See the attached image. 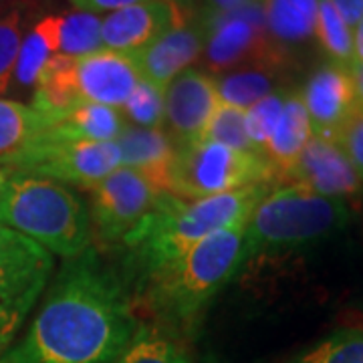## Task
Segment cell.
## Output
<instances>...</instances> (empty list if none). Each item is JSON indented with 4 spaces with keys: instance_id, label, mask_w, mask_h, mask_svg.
I'll list each match as a JSON object with an SVG mask.
<instances>
[{
    "instance_id": "cell-2",
    "label": "cell",
    "mask_w": 363,
    "mask_h": 363,
    "mask_svg": "<svg viewBox=\"0 0 363 363\" xmlns=\"http://www.w3.org/2000/svg\"><path fill=\"white\" fill-rule=\"evenodd\" d=\"M267 192L269 186H250L200 200L160 194L150 214L121 242L125 248L128 279L142 291L157 271L180 259L210 234L247 222Z\"/></svg>"
},
{
    "instance_id": "cell-6",
    "label": "cell",
    "mask_w": 363,
    "mask_h": 363,
    "mask_svg": "<svg viewBox=\"0 0 363 363\" xmlns=\"http://www.w3.org/2000/svg\"><path fill=\"white\" fill-rule=\"evenodd\" d=\"M274 182L271 166L252 152H240L210 140L178 145L169 194L200 200Z\"/></svg>"
},
{
    "instance_id": "cell-17",
    "label": "cell",
    "mask_w": 363,
    "mask_h": 363,
    "mask_svg": "<svg viewBox=\"0 0 363 363\" xmlns=\"http://www.w3.org/2000/svg\"><path fill=\"white\" fill-rule=\"evenodd\" d=\"M116 143L121 152L123 168L142 174L157 192L169 194L172 166L178 152V143L169 133L128 125Z\"/></svg>"
},
{
    "instance_id": "cell-16",
    "label": "cell",
    "mask_w": 363,
    "mask_h": 363,
    "mask_svg": "<svg viewBox=\"0 0 363 363\" xmlns=\"http://www.w3.org/2000/svg\"><path fill=\"white\" fill-rule=\"evenodd\" d=\"M204 43L206 26L200 18L196 23H184L169 28L160 39L143 47L142 51L133 52L131 57L143 81H150L160 89H166L198 57H202Z\"/></svg>"
},
{
    "instance_id": "cell-1",
    "label": "cell",
    "mask_w": 363,
    "mask_h": 363,
    "mask_svg": "<svg viewBox=\"0 0 363 363\" xmlns=\"http://www.w3.org/2000/svg\"><path fill=\"white\" fill-rule=\"evenodd\" d=\"M138 329L121 283L87 248L65 267L0 363H113Z\"/></svg>"
},
{
    "instance_id": "cell-30",
    "label": "cell",
    "mask_w": 363,
    "mask_h": 363,
    "mask_svg": "<svg viewBox=\"0 0 363 363\" xmlns=\"http://www.w3.org/2000/svg\"><path fill=\"white\" fill-rule=\"evenodd\" d=\"M286 91L289 89L279 87L277 91H272L271 95H267L264 99H260L252 107H248L247 113H245L247 135L259 156L262 154L264 143L269 142L271 133L277 128V121H279L281 111H283V105H285Z\"/></svg>"
},
{
    "instance_id": "cell-37",
    "label": "cell",
    "mask_w": 363,
    "mask_h": 363,
    "mask_svg": "<svg viewBox=\"0 0 363 363\" xmlns=\"http://www.w3.org/2000/svg\"><path fill=\"white\" fill-rule=\"evenodd\" d=\"M351 75H353V85H355L357 109L363 111V65H351Z\"/></svg>"
},
{
    "instance_id": "cell-3",
    "label": "cell",
    "mask_w": 363,
    "mask_h": 363,
    "mask_svg": "<svg viewBox=\"0 0 363 363\" xmlns=\"http://www.w3.org/2000/svg\"><path fill=\"white\" fill-rule=\"evenodd\" d=\"M247 222L210 234L157 271L140 291L147 309L166 325L192 327L214 295L242 269Z\"/></svg>"
},
{
    "instance_id": "cell-32",
    "label": "cell",
    "mask_w": 363,
    "mask_h": 363,
    "mask_svg": "<svg viewBox=\"0 0 363 363\" xmlns=\"http://www.w3.org/2000/svg\"><path fill=\"white\" fill-rule=\"evenodd\" d=\"M335 142L345 152V156L350 157L353 168L363 182V111H357L351 117L345 128L337 133Z\"/></svg>"
},
{
    "instance_id": "cell-34",
    "label": "cell",
    "mask_w": 363,
    "mask_h": 363,
    "mask_svg": "<svg viewBox=\"0 0 363 363\" xmlns=\"http://www.w3.org/2000/svg\"><path fill=\"white\" fill-rule=\"evenodd\" d=\"M331 4L337 9V13L351 28H355L363 16V0H331Z\"/></svg>"
},
{
    "instance_id": "cell-19",
    "label": "cell",
    "mask_w": 363,
    "mask_h": 363,
    "mask_svg": "<svg viewBox=\"0 0 363 363\" xmlns=\"http://www.w3.org/2000/svg\"><path fill=\"white\" fill-rule=\"evenodd\" d=\"M319 0H262L269 37L283 51H291L315 37Z\"/></svg>"
},
{
    "instance_id": "cell-9",
    "label": "cell",
    "mask_w": 363,
    "mask_h": 363,
    "mask_svg": "<svg viewBox=\"0 0 363 363\" xmlns=\"http://www.w3.org/2000/svg\"><path fill=\"white\" fill-rule=\"evenodd\" d=\"M200 18L206 26L202 55L212 73L242 65L269 71L285 65L286 52L272 43L264 25L262 0Z\"/></svg>"
},
{
    "instance_id": "cell-35",
    "label": "cell",
    "mask_w": 363,
    "mask_h": 363,
    "mask_svg": "<svg viewBox=\"0 0 363 363\" xmlns=\"http://www.w3.org/2000/svg\"><path fill=\"white\" fill-rule=\"evenodd\" d=\"M252 2H260V0H204V14L202 16L228 13V11L247 6V4H252Z\"/></svg>"
},
{
    "instance_id": "cell-23",
    "label": "cell",
    "mask_w": 363,
    "mask_h": 363,
    "mask_svg": "<svg viewBox=\"0 0 363 363\" xmlns=\"http://www.w3.org/2000/svg\"><path fill=\"white\" fill-rule=\"evenodd\" d=\"M49 128L51 119L35 107L0 99V160L6 162L16 156Z\"/></svg>"
},
{
    "instance_id": "cell-25",
    "label": "cell",
    "mask_w": 363,
    "mask_h": 363,
    "mask_svg": "<svg viewBox=\"0 0 363 363\" xmlns=\"http://www.w3.org/2000/svg\"><path fill=\"white\" fill-rule=\"evenodd\" d=\"M315 39L329 57V61L351 65L353 61V28H351L331 0H319Z\"/></svg>"
},
{
    "instance_id": "cell-12",
    "label": "cell",
    "mask_w": 363,
    "mask_h": 363,
    "mask_svg": "<svg viewBox=\"0 0 363 363\" xmlns=\"http://www.w3.org/2000/svg\"><path fill=\"white\" fill-rule=\"evenodd\" d=\"M283 184H297L315 194L347 202L363 192V182L337 142L311 135Z\"/></svg>"
},
{
    "instance_id": "cell-15",
    "label": "cell",
    "mask_w": 363,
    "mask_h": 363,
    "mask_svg": "<svg viewBox=\"0 0 363 363\" xmlns=\"http://www.w3.org/2000/svg\"><path fill=\"white\" fill-rule=\"evenodd\" d=\"M220 104L216 79L204 71L186 69L164 89V123L174 142H196L206 130L216 105Z\"/></svg>"
},
{
    "instance_id": "cell-38",
    "label": "cell",
    "mask_w": 363,
    "mask_h": 363,
    "mask_svg": "<svg viewBox=\"0 0 363 363\" xmlns=\"http://www.w3.org/2000/svg\"><path fill=\"white\" fill-rule=\"evenodd\" d=\"M174 2H176V4H178V6H180L182 2H188V0H174Z\"/></svg>"
},
{
    "instance_id": "cell-20",
    "label": "cell",
    "mask_w": 363,
    "mask_h": 363,
    "mask_svg": "<svg viewBox=\"0 0 363 363\" xmlns=\"http://www.w3.org/2000/svg\"><path fill=\"white\" fill-rule=\"evenodd\" d=\"M128 128L119 109L97 104H79L55 117L49 130L57 135L85 142H117Z\"/></svg>"
},
{
    "instance_id": "cell-10",
    "label": "cell",
    "mask_w": 363,
    "mask_h": 363,
    "mask_svg": "<svg viewBox=\"0 0 363 363\" xmlns=\"http://www.w3.org/2000/svg\"><path fill=\"white\" fill-rule=\"evenodd\" d=\"M156 188L142 174L117 168L91 188V240L104 247L121 245L123 238L150 214L156 204Z\"/></svg>"
},
{
    "instance_id": "cell-21",
    "label": "cell",
    "mask_w": 363,
    "mask_h": 363,
    "mask_svg": "<svg viewBox=\"0 0 363 363\" xmlns=\"http://www.w3.org/2000/svg\"><path fill=\"white\" fill-rule=\"evenodd\" d=\"M59 40H61V14L45 16L30 28V33L21 43V52L14 69V77L21 85L25 87L37 85L43 67L59 52Z\"/></svg>"
},
{
    "instance_id": "cell-4",
    "label": "cell",
    "mask_w": 363,
    "mask_h": 363,
    "mask_svg": "<svg viewBox=\"0 0 363 363\" xmlns=\"http://www.w3.org/2000/svg\"><path fill=\"white\" fill-rule=\"evenodd\" d=\"M0 224L65 259L91 245L89 208L65 184L13 174L0 186Z\"/></svg>"
},
{
    "instance_id": "cell-36",
    "label": "cell",
    "mask_w": 363,
    "mask_h": 363,
    "mask_svg": "<svg viewBox=\"0 0 363 363\" xmlns=\"http://www.w3.org/2000/svg\"><path fill=\"white\" fill-rule=\"evenodd\" d=\"M351 65H363V16L353 28V61Z\"/></svg>"
},
{
    "instance_id": "cell-39",
    "label": "cell",
    "mask_w": 363,
    "mask_h": 363,
    "mask_svg": "<svg viewBox=\"0 0 363 363\" xmlns=\"http://www.w3.org/2000/svg\"><path fill=\"white\" fill-rule=\"evenodd\" d=\"M2 182H4V176H2V169H0V186H2Z\"/></svg>"
},
{
    "instance_id": "cell-11",
    "label": "cell",
    "mask_w": 363,
    "mask_h": 363,
    "mask_svg": "<svg viewBox=\"0 0 363 363\" xmlns=\"http://www.w3.org/2000/svg\"><path fill=\"white\" fill-rule=\"evenodd\" d=\"M298 93L311 121L313 135L325 140L335 142L339 131L359 111L351 65L345 63L325 61L309 75Z\"/></svg>"
},
{
    "instance_id": "cell-14",
    "label": "cell",
    "mask_w": 363,
    "mask_h": 363,
    "mask_svg": "<svg viewBox=\"0 0 363 363\" xmlns=\"http://www.w3.org/2000/svg\"><path fill=\"white\" fill-rule=\"evenodd\" d=\"M184 23L182 9L174 0L138 2L109 13L101 21V47L104 51L133 55Z\"/></svg>"
},
{
    "instance_id": "cell-13",
    "label": "cell",
    "mask_w": 363,
    "mask_h": 363,
    "mask_svg": "<svg viewBox=\"0 0 363 363\" xmlns=\"http://www.w3.org/2000/svg\"><path fill=\"white\" fill-rule=\"evenodd\" d=\"M71 81L79 104L107 105L121 111L142 77L131 55L101 49L73 57Z\"/></svg>"
},
{
    "instance_id": "cell-7",
    "label": "cell",
    "mask_w": 363,
    "mask_h": 363,
    "mask_svg": "<svg viewBox=\"0 0 363 363\" xmlns=\"http://www.w3.org/2000/svg\"><path fill=\"white\" fill-rule=\"evenodd\" d=\"M4 164L14 169V174L75 184L91 190L111 172L121 168V152L116 142L71 140L47 130Z\"/></svg>"
},
{
    "instance_id": "cell-22",
    "label": "cell",
    "mask_w": 363,
    "mask_h": 363,
    "mask_svg": "<svg viewBox=\"0 0 363 363\" xmlns=\"http://www.w3.org/2000/svg\"><path fill=\"white\" fill-rule=\"evenodd\" d=\"M113 363H196V359L164 327L138 325Z\"/></svg>"
},
{
    "instance_id": "cell-18",
    "label": "cell",
    "mask_w": 363,
    "mask_h": 363,
    "mask_svg": "<svg viewBox=\"0 0 363 363\" xmlns=\"http://www.w3.org/2000/svg\"><path fill=\"white\" fill-rule=\"evenodd\" d=\"M311 121L301 99V93L297 89H289L277 128L260 154L262 160L271 166L274 182L285 180L286 172L293 168V164L297 162L298 154L311 140Z\"/></svg>"
},
{
    "instance_id": "cell-29",
    "label": "cell",
    "mask_w": 363,
    "mask_h": 363,
    "mask_svg": "<svg viewBox=\"0 0 363 363\" xmlns=\"http://www.w3.org/2000/svg\"><path fill=\"white\" fill-rule=\"evenodd\" d=\"M121 116L133 123V128L162 130L164 125V89L150 81H140L131 91L130 99L121 107Z\"/></svg>"
},
{
    "instance_id": "cell-27",
    "label": "cell",
    "mask_w": 363,
    "mask_h": 363,
    "mask_svg": "<svg viewBox=\"0 0 363 363\" xmlns=\"http://www.w3.org/2000/svg\"><path fill=\"white\" fill-rule=\"evenodd\" d=\"M245 109H238L234 105L218 104L212 117L208 119V125L200 140L222 143L226 147H234L240 152H255L252 143L248 140L247 128H245Z\"/></svg>"
},
{
    "instance_id": "cell-28",
    "label": "cell",
    "mask_w": 363,
    "mask_h": 363,
    "mask_svg": "<svg viewBox=\"0 0 363 363\" xmlns=\"http://www.w3.org/2000/svg\"><path fill=\"white\" fill-rule=\"evenodd\" d=\"M293 363H363V329H341Z\"/></svg>"
},
{
    "instance_id": "cell-26",
    "label": "cell",
    "mask_w": 363,
    "mask_h": 363,
    "mask_svg": "<svg viewBox=\"0 0 363 363\" xmlns=\"http://www.w3.org/2000/svg\"><path fill=\"white\" fill-rule=\"evenodd\" d=\"M101 49V18L97 14L85 11L61 14V55L85 57Z\"/></svg>"
},
{
    "instance_id": "cell-33",
    "label": "cell",
    "mask_w": 363,
    "mask_h": 363,
    "mask_svg": "<svg viewBox=\"0 0 363 363\" xmlns=\"http://www.w3.org/2000/svg\"><path fill=\"white\" fill-rule=\"evenodd\" d=\"M73 6H77L79 11H85V13H113L119 9H125L131 4H138V2H145V0H71Z\"/></svg>"
},
{
    "instance_id": "cell-24",
    "label": "cell",
    "mask_w": 363,
    "mask_h": 363,
    "mask_svg": "<svg viewBox=\"0 0 363 363\" xmlns=\"http://www.w3.org/2000/svg\"><path fill=\"white\" fill-rule=\"evenodd\" d=\"M216 89L222 104L234 105L238 109H245L264 99L277 91L274 71L269 69H240L228 73L224 77L216 79Z\"/></svg>"
},
{
    "instance_id": "cell-31",
    "label": "cell",
    "mask_w": 363,
    "mask_h": 363,
    "mask_svg": "<svg viewBox=\"0 0 363 363\" xmlns=\"http://www.w3.org/2000/svg\"><path fill=\"white\" fill-rule=\"evenodd\" d=\"M23 43V18L13 11L0 18V95H4L14 77V69Z\"/></svg>"
},
{
    "instance_id": "cell-8",
    "label": "cell",
    "mask_w": 363,
    "mask_h": 363,
    "mask_svg": "<svg viewBox=\"0 0 363 363\" xmlns=\"http://www.w3.org/2000/svg\"><path fill=\"white\" fill-rule=\"evenodd\" d=\"M52 255L0 224V351L9 347L51 279Z\"/></svg>"
},
{
    "instance_id": "cell-5",
    "label": "cell",
    "mask_w": 363,
    "mask_h": 363,
    "mask_svg": "<svg viewBox=\"0 0 363 363\" xmlns=\"http://www.w3.org/2000/svg\"><path fill=\"white\" fill-rule=\"evenodd\" d=\"M351 220L347 202L315 194L297 184L267 192L245 228V260L309 247L341 233Z\"/></svg>"
}]
</instances>
